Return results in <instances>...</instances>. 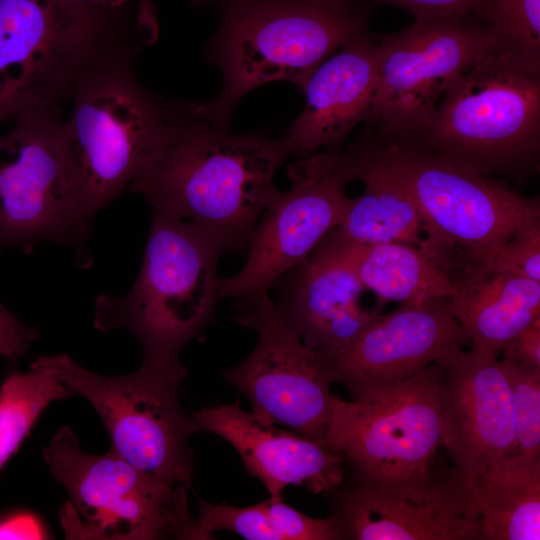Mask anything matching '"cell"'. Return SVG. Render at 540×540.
Here are the masks:
<instances>
[{"label": "cell", "mask_w": 540, "mask_h": 540, "mask_svg": "<svg viewBox=\"0 0 540 540\" xmlns=\"http://www.w3.org/2000/svg\"><path fill=\"white\" fill-rule=\"evenodd\" d=\"M290 155L285 138L231 134L193 102L177 101L168 133L127 191L141 194L152 212L193 225L223 252L237 250L248 246Z\"/></svg>", "instance_id": "6da1fadb"}, {"label": "cell", "mask_w": 540, "mask_h": 540, "mask_svg": "<svg viewBox=\"0 0 540 540\" xmlns=\"http://www.w3.org/2000/svg\"><path fill=\"white\" fill-rule=\"evenodd\" d=\"M143 44L134 3L0 0V124L61 108L93 79L132 66Z\"/></svg>", "instance_id": "7a4b0ae2"}, {"label": "cell", "mask_w": 540, "mask_h": 540, "mask_svg": "<svg viewBox=\"0 0 540 540\" xmlns=\"http://www.w3.org/2000/svg\"><path fill=\"white\" fill-rule=\"evenodd\" d=\"M404 189L427 237L420 247L456 289L487 271L506 242L540 221V204L417 141H363L347 151Z\"/></svg>", "instance_id": "3957f363"}, {"label": "cell", "mask_w": 540, "mask_h": 540, "mask_svg": "<svg viewBox=\"0 0 540 540\" xmlns=\"http://www.w3.org/2000/svg\"><path fill=\"white\" fill-rule=\"evenodd\" d=\"M219 15L206 56L222 73L211 102L197 112L228 129L243 96L260 85L287 81L303 88L315 69L340 48L368 32L355 4L342 0H193Z\"/></svg>", "instance_id": "277c9868"}, {"label": "cell", "mask_w": 540, "mask_h": 540, "mask_svg": "<svg viewBox=\"0 0 540 540\" xmlns=\"http://www.w3.org/2000/svg\"><path fill=\"white\" fill-rule=\"evenodd\" d=\"M222 252L193 225L152 212L137 278L122 296L96 297L94 328L128 330L146 358L180 359L182 348L213 318Z\"/></svg>", "instance_id": "5b68a950"}, {"label": "cell", "mask_w": 540, "mask_h": 540, "mask_svg": "<svg viewBox=\"0 0 540 540\" xmlns=\"http://www.w3.org/2000/svg\"><path fill=\"white\" fill-rule=\"evenodd\" d=\"M417 141L483 175L521 177L540 150V67L496 50L448 85Z\"/></svg>", "instance_id": "8992f818"}, {"label": "cell", "mask_w": 540, "mask_h": 540, "mask_svg": "<svg viewBox=\"0 0 540 540\" xmlns=\"http://www.w3.org/2000/svg\"><path fill=\"white\" fill-rule=\"evenodd\" d=\"M59 129L66 171L85 215L122 193L158 149L174 120L177 101L143 87L132 66L109 71L73 97Z\"/></svg>", "instance_id": "52a82bcc"}, {"label": "cell", "mask_w": 540, "mask_h": 540, "mask_svg": "<svg viewBox=\"0 0 540 540\" xmlns=\"http://www.w3.org/2000/svg\"><path fill=\"white\" fill-rule=\"evenodd\" d=\"M36 361L92 404L114 452L158 480L192 487L194 455L188 439L198 431L180 404L179 388L188 373L180 359L144 357L139 370L116 377L91 372L67 354Z\"/></svg>", "instance_id": "ba28073f"}, {"label": "cell", "mask_w": 540, "mask_h": 540, "mask_svg": "<svg viewBox=\"0 0 540 540\" xmlns=\"http://www.w3.org/2000/svg\"><path fill=\"white\" fill-rule=\"evenodd\" d=\"M54 478L73 505L62 513L69 538L150 540L168 534L192 539L197 521L188 511L186 487L173 486L139 470L112 449L85 452L77 435L62 426L43 449Z\"/></svg>", "instance_id": "9c48e42d"}, {"label": "cell", "mask_w": 540, "mask_h": 540, "mask_svg": "<svg viewBox=\"0 0 540 540\" xmlns=\"http://www.w3.org/2000/svg\"><path fill=\"white\" fill-rule=\"evenodd\" d=\"M467 19L415 21L375 38L376 87L368 118L385 140H419L458 75L499 50L485 25Z\"/></svg>", "instance_id": "30bf717a"}, {"label": "cell", "mask_w": 540, "mask_h": 540, "mask_svg": "<svg viewBox=\"0 0 540 540\" xmlns=\"http://www.w3.org/2000/svg\"><path fill=\"white\" fill-rule=\"evenodd\" d=\"M442 377V366L434 362L350 401L334 396L322 443L365 476L401 479L426 473L442 446Z\"/></svg>", "instance_id": "8fae6325"}, {"label": "cell", "mask_w": 540, "mask_h": 540, "mask_svg": "<svg viewBox=\"0 0 540 540\" xmlns=\"http://www.w3.org/2000/svg\"><path fill=\"white\" fill-rule=\"evenodd\" d=\"M234 319L258 340L223 378L249 399L257 420L322 443L334 398L328 357L302 342L268 291L241 298Z\"/></svg>", "instance_id": "7c38bea8"}, {"label": "cell", "mask_w": 540, "mask_h": 540, "mask_svg": "<svg viewBox=\"0 0 540 540\" xmlns=\"http://www.w3.org/2000/svg\"><path fill=\"white\" fill-rule=\"evenodd\" d=\"M60 110L23 114L0 134V254L42 241L80 246L89 235L60 148Z\"/></svg>", "instance_id": "4fadbf2b"}, {"label": "cell", "mask_w": 540, "mask_h": 540, "mask_svg": "<svg viewBox=\"0 0 540 540\" xmlns=\"http://www.w3.org/2000/svg\"><path fill=\"white\" fill-rule=\"evenodd\" d=\"M290 188L276 191L248 244V258L235 275L219 279L218 296L241 299L268 289L303 263L334 229L350 202L353 173L345 153L315 152L288 169Z\"/></svg>", "instance_id": "5bb4252c"}, {"label": "cell", "mask_w": 540, "mask_h": 540, "mask_svg": "<svg viewBox=\"0 0 540 540\" xmlns=\"http://www.w3.org/2000/svg\"><path fill=\"white\" fill-rule=\"evenodd\" d=\"M328 494L341 540H481L473 488L455 467L401 479L353 471Z\"/></svg>", "instance_id": "9a60e30c"}, {"label": "cell", "mask_w": 540, "mask_h": 540, "mask_svg": "<svg viewBox=\"0 0 540 540\" xmlns=\"http://www.w3.org/2000/svg\"><path fill=\"white\" fill-rule=\"evenodd\" d=\"M436 362L443 368L442 447L473 488L480 476L515 452L506 373L498 356L460 346L448 349Z\"/></svg>", "instance_id": "2e32d148"}, {"label": "cell", "mask_w": 540, "mask_h": 540, "mask_svg": "<svg viewBox=\"0 0 540 540\" xmlns=\"http://www.w3.org/2000/svg\"><path fill=\"white\" fill-rule=\"evenodd\" d=\"M449 300L400 304L378 313L345 348L328 357L333 381L354 398L368 388L404 380L448 349L467 345Z\"/></svg>", "instance_id": "e0dca14e"}, {"label": "cell", "mask_w": 540, "mask_h": 540, "mask_svg": "<svg viewBox=\"0 0 540 540\" xmlns=\"http://www.w3.org/2000/svg\"><path fill=\"white\" fill-rule=\"evenodd\" d=\"M355 245L330 231L287 273L290 278L277 302L302 342L327 357L345 348L380 313L360 303L366 289L355 268Z\"/></svg>", "instance_id": "ac0fdd59"}, {"label": "cell", "mask_w": 540, "mask_h": 540, "mask_svg": "<svg viewBox=\"0 0 540 540\" xmlns=\"http://www.w3.org/2000/svg\"><path fill=\"white\" fill-rule=\"evenodd\" d=\"M197 431L215 434L237 451L249 474L271 497L288 485L314 494L330 493L345 478V458L323 443L257 420L236 400L190 412Z\"/></svg>", "instance_id": "d6986e66"}, {"label": "cell", "mask_w": 540, "mask_h": 540, "mask_svg": "<svg viewBox=\"0 0 540 540\" xmlns=\"http://www.w3.org/2000/svg\"><path fill=\"white\" fill-rule=\"evenodd\" d=\"M375 87V38L367 32L327 58L305 82V107L284 137L291 153L340 151L351 130L368 121Z\"/></svg>", "instance_id": "ffe728a7"}, {"label": "cell", "mask_w": 540, "mask_h": 540, "mask_svg": "<svg viewBox=\"0 0 540 540\" xmlns=\"http://www.w3.org/2000/svg\"><path fill=\"white\" fill-rule=\"evenodd\" d=\"M449 306L470 349L499 356L540 318V282L491 269L458 287Z\"/></svg>", "instance_id": "44dd1931"}, {"label": "cell", "mask_w": 540, "mask_h": 540, "mask_svg": "<svg viewBox=\"0 0 540 540\" xmlns=\"http://www.w3.org/2000/svg\"><path fill=\"white\" fill-rule=\"evenodd\" d=\"M345 154L353 178L364 183V190L350 199L331 232L357 245L400 242L420 246L423 220L411 196L381 172Z\"/></svg>", "instance_id": "7402d4cb"}, {"label": "cell", "mask_w": 540, "mask_h": 540, "mask_svg": "<svg viewBox=\"0 0 540 540\" xmlns=\"http://www.w3.org/2000/svg\"><path fill=\"white\" fill-rule=\"evenodd\" d=\"M481 540L540 539V460L511 457L473 485Z\"/></svg>", "instance_id": "603a6c76"}, {"label": "cell", "mask_w": 540, "mask_h": 540, "mask_svg": "<svg viewBox=\"0 0 540 540\" xmlns=\"http://www.w3.org/2000/svg\"><path fill=\"white\" fill-rule=\"evenodd\" d=\"M354 263L365 289L375 293L379 311L389 301L413 304L451 298L457 291L446 274L415 245L356 244Z\"/></svg>", "instance_id": "cb8c5ba5"}, {"label": "cell", "mask_w": 540, "mask_h": 540, "mask_svg": "<svg viewBox=\"0 0 540 540\" xmlns=\"http://www.w3.org/2000/svg\"><path fill=\"white\" fill-rule=\"evenodd\" d=\"M74 393L36 360L27 373L12 372L0 387V469L15 454L52 401Z\"/></svg>", "instance_id": "d4e9b609"}, {"label": "cell", "mask_w": 540, "mask_h": 540, "mask_svg": "<svg viewBox=\"0 0 540 540\" xmlns=\"http://www.w3.org/2000/svg\"><path fill=\"white\" fill-rule=\"evenodd\" d=\"M480 18L499 50L540 67V0H478Z\"/></svg>", "instance_id": "484cf974"}, {"label": "cell", "mask_w": 540, "mask_h": 540, "mask_svg": "<svg viewBox=\"0 0 540 540\" xmlns=\"http://www.w3.org/2000/svg\"><path fill=\"white\" fill-rule=\"evenodd\" d=\"M509 384L514 432L513 457L540 460V369L501 359Z\"/></svg>", "instance_id": "4316f807"}, {"label": "cell", "mask_w": 540, "mask_h": 540, "mask_svg": "<svg viewBox=\"0 0 540 540\" xmlns=\"http://www.w3.org/2000/svg\"><path fill=\"white\" fill-rule=\"evenodd\" d=\"M199 509L197 522L208 539H213L216 531L229 530L248 540H281L263 501L238 507L199 499Z\"/></svg>", "instance_id": "83f0119b"}, {"label": "cell", "mask_w": 540, "mask_h": 540, "mask_svg": "<svg viewBox=\"0 0 540 540\" xmlns=\"http://www.w3.org/2000/svg\"><path fill=\"white\" fill-rule=\"evenodd\" d=\"M281 540H341L335 521L310 517L286 504L281 495L263 501Z\"/></svg>", "instance_id": "f1b7e54d"}, {"label": "cell", "mask_w": 540, "mask_h": 540, "mask_svg": "<svg viewBox=\"0 0 540 540\" xmlns=\"http://www.w3.org/2000/svg\"><path fill=\"white\" fill-rule=\"evenodd\" d=\"M491 269L540 282V221L519 229L503 246Z\"/></svg>", "instance_id": "f546056e"}, {"label": "cell", "mask_w": 540, "mask_h": 540, "mask_svg": "<svg viewBox=\"0 0 540 540\" xmlns=\"http://www.w3.org/2000/svg\"><path fill=\"white\" fill-rule=\"evenodd\" d=\"M478 0H369L370 7L391 5L411 13L415 21L467 19Z\"/></svg>", "instance_id": "4dcf8cb0"}, {"label": "cell", "mask_w": 540, "mask_h": 540, "mask_svg": "<svg viewBox=\"0 0 540 540\" xmlns=\"http://www.w3.org/2000/svg\"><path fill=\"white\" fill-rule=\"evenodd\" d=\"M39 337L34 327L22 324L0 302V355L11 360L23 357Z\"/></svg>", "instance_id": "1f68e13d"}, {"label": "cell", "mask_w": 540, "mask_h": 540, "mask_svg": "<svg viewBox=\"0 0 540 540\" xmlns=\"http://www.w3.org/2000/svg\"><path fill=\"white\" fill-rule=\"evenodd\" d=\"M501 353L502 359L540 369V318L512 338Z\"/></svg>", "instance_id": "d6a6232c"}, {"label": "cell", "mask_w": 540, "mask_h": 540, "mask_svg": "<svg viewBox=\"0 0 540 540\" xmlns=\"http://www.w3.org/2000/svg\"><path fill=\"white\" fill-rule=\"evenodd\" d=\"M45 528L29 513L16 514L0 522V539H43Z\"/></svg>", "instance_id": "836d02e7"}, {"label": "cell", "mask_w": 540, "mask_h": 540, "mask_svg": "<svg viewBox=\"0 0 540 540\" xmlns=\"http://www.w3.org/2000/svg\"><path fill=\"white\" fill-rule=\"evenodd\" d=\"M138 30L145 44L154 43L159 34L157 10L153 0H134Z\"/></svg>", "instance_id": "e575fe53"}, {"label": "cell", "mask_w": 540, "mask_h": 540, "mask_svg": "<svg viewBox=\"0 0 540 540\" xmlns=\"http://www.w3.org/2000/svg\"><path fill=\"white\" fill-rule=\"evenodd\" d=\"M84 5L97 7V8H118L122 7L129 2L127 0H72Z\"/></svg>", "instance_id": "d590c367"}, {"label": "cell", "mask_w": 540, "mask_h": 540, "mask_svg": "<svg viewBox=\"0 0 540 540\" xmlns=\"http://www.w3.org/2000/svg\"><path fill=\"white\" fill-rule=\"evenodd\" d=\"M344 2H347V3H350V4H355L356 5V1L357 0H342Z\"/></svg>", "instance_id": "8d00e7d4"}]
</instances>
